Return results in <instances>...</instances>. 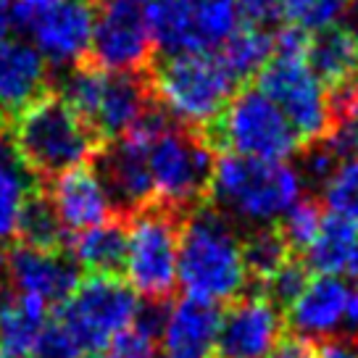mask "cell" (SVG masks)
<instances>
[{"mask_svg": "<svg viewBox=\"0 0 358 358\" xmlns=\"http://www.w3.org/2000/svg\"><path fill=\"white\" fill-rule=\"evenodd\" d=\"M282 332V311L264 295L245 290L222 311V327L211 358H266Z\"/></svg>", "mask_w": 358, "mask_h": 358, "instance_id": "4fadbf2b", "label": "cell"}, {"mask_svg": "<svg viewBox=\"0 0 358 358\" xmlns=\"http://www.w3.org/2000/svg\"><path fill=\"white\" fill-rule=\"evenodd\" d=\"M0 292H3V287H0Z\"/></svg>", "mask_w": 358, "mask_h": 358, "instance_id": "bcb514c9", "label": "cell"}, {"mask_svg": "<svg viewBox=\"0 0 358 358\" xmlns=\"http://www.w3.org/2000/svg\"><path fill=\"white\" fill-rule=\"evenodd\" d=\"M6 134H8V129H6V122L0 119V156L6 153Z\"/></svg>", "mask_w": 358, "mask_h": 358, "instance_id": "7bdbcfd3", "label": "cell"}, {"mask_svg": "<svg viewBox=\"0 0 358 358\" xmlns=\"http://www.w3.org/2000/svg\"><path fill=\"white\" fill-rule=\"evenodd\" d=\"M308 3H311V0H277L280 13H282V16H287L290 22H298V16H301L303 8H306Z\"/></svg>", "mask_w": 358, "mask_h": 358, "instance_id": "60d3db41", "label": "cell"}, {"mask_svg": "<svg viewBox=\"0 0 358 358\" xmlns=\"http://www.w3.org/2000/svg\"><path fill=\"white\" fill-rule=\"evenodd\" d=\"M348 282L340 277H311L303 295L287 311V327L295 335H303L316 343V337L340 335L345 319Z\"/></svg>", "mask_w": 358, "mask_h": 358, "instance_id": "ac0fdd59", "label": "cell"}, {"mask_svg": "<svg viewBox=\"0 0 358 358\" xmlns=\"http://www.w3.org/2000/svg\"><path fill=\"white\" fill-rule=\"evenodd\" d=\"M169 358H211V356H190V353H177V356H169Z\"/></svg>", "mask_w": 358, "mask_h": 358, "instance_id": "f6af8a7d", "label": "cell"}, {"mask_svg": "<svg viewBox=\"0 0 358 358\" xmlns=\"http://www.w3.org/2000/svg\"><path fill=\"white\" fill-rule=\"evenodd\" d=\"M182 216L161 206H148L127 219V264L129 287L145 301L169 303L177 290V253Z\"/></svg>", "mask_w": 358, "mask_h": 358, "instance_id": "ba28073f", "label": "cell"}, {"mask_svg": "<svg viewBox=\"0 0 358 358\" xmlns=\"http://www.w3.org/2000/svg\"><path fill=\"white\" fill-rule=\"evenodd\" d=\"M37 53L53 66H77L90 58L95 3L92 0H61L37 13L29 27Z\"/></svg>", "mask_w": 358, "mask_h": 358, "instance_id": "5bb4252c", "label": "cell"}, {"mask_svg": "<svg viewBox=\"0 0 358 358\" xmlns=\"http://www.w3.org/2000/svg\"><path fill=\"white\" fill-rule=\"evenodd\" d=\"M308 282H311V268L306 266L303 258H292V261H287V264H285V266H282L280 271H277V274L256 292L258 295H264L277 311L285 313V311H290L292 303L301 298L303 290L308 287Z\"/></svg>", "mask_w": 358, "mask_h": 358, "instance_id": "f546056e", "label": "cell"}, {"mask_svg": "<svg viewBox=\"0 0 358 358\" xmlns=\"http://www.w3.org/2000/svg\"><path fill=\"white\" fill-rule=\"evenodd\" d=\"M45 192L53 203L64 229L71 235H79L85 229L108 222L111 216H119L113 208L111 195L92 164L58 174L56 179L48 182Z\"/></svg>", "mask_w": 358, "mask_h": 358, "instance_id": "2e32d148", "label": "cell"}, {"mask_svg": "<svg viewBox=\"0 0 358 358\" xmlns=\"http://www.w3.org/2000/svg\"><path fill=\"white\" fill-rule=\"evenodd\" d=\"M240 250H243V266H245L248 290H261L287 261L295 258L292 248L282 235L277 224H264V227H250L245 235L240 237Z\"/></svg>", "mask_w": 358, "mask_h": 358, "instance_id": "d4e9b609", "label": "cell"}, {"mask_svg": "<svg viewBox=\"0 0 358 358\" xmlns=\"http://www.w3.org/2000/svg\"><path fill=\"white\" fill-rule=\"evenodd\" d=\"M58 98L82 116L103 143L132 132L156 106L145 74H113L90 61H82L64 74Z\"/></svg>", "mask_w": 358, "mask_h": 358, "instance_id": "8992f818", "label": "cell"}, {"mask_svg": "<svg viewBox=\"0 0 358 358\" xmlns=\"http://www.w3.org/2000/svg\"><path fill=\"white\" fill-rule=\"evenodd\" d=\"M322 222H324L322 203L316 198H301L290 211L282 216V222L277 227L282 229V235L287 240V245L292 248V253H306L313 240H316V235H319Z\"/></svg>", "mask_w": 358, "mask_h": 358, "instance_id": "f1b7e54d", "label": "cell"}, {"mask_svg": "<svg viewBox=\"0 0 358 358\" xmlns=\"http://www.w3.org/2000/svg\"><path fill=\"white\" fill-rule=\"evenodd\" d=\"M177 285L206 303L235 301L248 290L235 224L211 203L192 211L179 227Z\"/></svg>", "mask_w": 358, "mask_h": 358, "instance_id": "6da1fadb", "label": "cell"}, {"mask_svg": "<svg viewBox=\"0 0 358 358\" xmlns=\"http://www.w3.org/2000/svg\"><path fill=\"white\" fill-rule=\"evenodd\" d=\"M16 237H19V245L45 250V253H61L69 248L66 229L43 187H37L24 203L19 224H16Z\"/></svg>", "mask_w": 358, "mask_h": 358, "instance_id": "4316f807", "label": "cell"}, {"mask_svg": "<svg viewBox=\"0 0 358 358\" xmlns=\"http://www.w3.org/2000/svg\"><path fill=\"white\" fill-rule=\"evenodd\" d=\"M0 358H29V356H19V353H8V350H3V348H0Z\"/></svg>", "mask_w": 358, "mask_h": 358, "instance_id": "ee69618b", "label": "cell"}, {"mask_svg": "<svg viewBox=\"0 0 358 358\" xmlns=\"http://www.w3.org/2000/svg\"><path fill=\"white\" fill-rule=\"evenodd\" d=\"M348 8V0H311L303 13L298 16V27H303L308 34H316V32H324L329 27H337L340 19H343V13Z\"/></svg>", "mask_w": 358, "mask_h": 358, "instance_id": "836d02e7", "label": "cell"}, {"mask_svg": "<svg viewBox=\"0 0 358 358\" xmlns=\"http://www.w3.org/2000/svg\"><path fill=\"white\" fill-rule=\"evenodd\" d=\"M256 87L285 113L303 143H319L327 137L332 127L329 92L306 61L271 58L258 74Z\"/></svg>", "mask_w": 358, "mask_h": 358, "instance_id": "7c38bea8", "label": "cell"}, {"mask_svg": "<svg viewBox=\"0 0 358 358\" xmlns=\"http://www.w3.org/2000/svg\"><path fill=\"white\" fill-rule=\"evenodd\" d=\"M127 240H129L127 216H111L108 222L71 237L66 250L85 274L122 277L127 264Z\"/></svg>", "mask_w": 358, "mask_h": 358, "instance_id": "44dd1931", "label": "cell"}, {"mask_svg": "<svg viewBox=\"0 0 358 358\" xmlns=\"http://www.w3.org/2000/svg\"><path fill=\"white\" fill-rule=\"evenodd\" d=\"M303 261L319 277L348 274L358 280V222L337 213H324L322 229L306 250Z\"/></svg>", "mask_w": 358, "mask_h": 358, "instance_id": "7402d4cb", "label": "cell"}, {"mask_svg": "<svg viewBox=\"0 0 358 358\" xmlns=\"http://www.w3.org/2000/svg\"><path fill=\"white\" fill-rule=\"evenodd\" d=\"M306 64L327 92L353 87L358 85V37L343 24L311 34Z\"/></svg>", "mask_w": 358, "mask_h": 358, "instance_id": "ffe728a7", "label": "cell"}, {"mask_svg": "<svg viewBox=\"0 0 358 358\" xmlns=\"http://www.w3.org/2000/svg\"><path fill=\"white\" fill-rule=\"evenodd\" d=\"M164 116L166 113L158 106H153L132 132L106 143L98 150V156L92 158V166L103 179L119 216L129 219L132 213L156 203L153 177H150V166H148V143L158 124L164 122Z\"/></svg>", "mask_w": 358, "mask_h": 358, "instance_id": "30bf717a", "label": "cell"}, {"mask_svg": "<svg viewBox=\"0 0 358 358\" xmlns=\"http://www.w3.org/2000/svg\"><path fill=\"white\" fill-rule=\"evenodd\" d=\"M19 24V13H16V3L13 0H0V43L11 40V34Z\"/></svg>", "mask_w": 358, "mask_h": 358, "instance_id": "74e56055", "label": "cell"}, {"mask_svg": "<svg viewBox=\"0 0 358 358\" xmlns=\"http://www.w3.org/2000/svg\"><path fill=\"white\" fill-rule=\"evenodd\" d=\"M303 198L298 169L280 161L222 156L216 161L208 203L229 222L271 224L282 219Z\"/></svg>", "mask_w": 358, "mask_h": 358, "instance_id": "3957f363", "label": "cell"}, {"mask_svg": "<svg viewBox=\"0 0 358 358\" xmlns=\"http://www.w3.org/2000/svg\"><path fill=\"white\" fill-rule=\"evenodd\" d=\"M8 134L13 156L37 182H50L69 169L92 164L98 150L106 145L92 127L58 98V92H45L16 113Z\"/></svg>", "mask_w": 358, "mask_h": 358, "instance_id": "7a4b0ae2", "label": "cell"}, {"mask_svg": "<svg viewBox=\"0 0 358 358\" xmlns=\"http://www.w3.org/2000/svg\"><path fill=\"white\" fill-rule=\"evenodd\" d=\"M32 358H82V350L77 348V343L71 340L64 327L58 324L56 319H50L48 324H45L43 335L37 337V343H34Z\"/></svg>", "mask_w": 358, "mask_h": 358, "instance_id": "d6a6232c", "label": "cell"}, {"mask_svg": "<svg viewBox=\"0 0 358 358\" xmlns=\"http://www.w3.org/2000/svg\"><path fill=\"white\" fill-rule=\"evenodd\" d=\"M350 19H353V24H350V29H353V34L358 37V0L353 3V8H350Z\"/></svg>", "mask_w": 358, "mask_h": 358, "instance_id": "b9f144b4", "label": "cell"}, {"mask_svg": "<svg viewBox=\"0 0 358 358\" xmlns=\"http://www.w3.org/2000/svg\"><path fill=\"white\" fill-rule=\"evenodd\" d=\"M148 87L169 119L192 132H206L235 95V82L211 53H177L150 66Z\"/></svg>", "mask_w": 358, "mask_h": 358, "instance_id": "277c9868", "label": "cell"}, {"mask_svg": "<svg viewBox=\"0 0 358 358\" xmlns=\"http://www.w3.org/2000/svg\"><path fill=\"white\" fill-rule=\"evenodd\" d=\"M158 340L137 332L134 327L124 329L122 335L111 340V345L103 350V358H156Z\"/></svg>", "mask_w": 358, "mask_h": 358, "instance_id": "e575fe53", "label": "cell"}, {"mask_svg": "<svg viewBox=\"0 0 358 358\" xmlns=\"http://www.w3.org/2000/svg\"><path fill=\"white\" fill-rule=\"evenodd\" d=\"M37 187L40 182L22 166V161L13 153L0 156V243L16 235L24 203Z\"/></svg>", "mask_w": 358, "mask_h": 358, "instance_id": "83f0119b", "label": "cell"}, {"mask_svg": "<svg viewBox=\"0 0 358 358\" xmlns=\"http://www.w3.org/2000/svg\"><path fill=\"white\" fill-rule=\"evenodd\" d=\"M219 64L232 77L235 85L258 77L266 64L274 58V34L266 27L243 22L235 32L219 45Z\"/></svg>", "mask_w": 358, "mask_h": 358, "instance_id": "603a6c76", "label": "cell"}, {"mask_svg": "<svg viewBox=\"0 0 358 358\" xmlns=\"http://www.w3.org/2000/svg\"><path fill=\"white\" fill-rule=\"evenodd\" d=\"M319 358H358V348H350V345H345V343L329 340V343H322V345H319Z\"/></svg>", "mask_w": 358, "mask_h": 358, "instance_id": "ab89813d", "label": "cell"}, {"mask_svg": "<svg viewBox=\"0 0 358 358\" xmlns=\"http://www.w3.org/2000/svg\"><path fill=\"white\" fill-rule=\"evenodd\" d=\"M340 164H343V161H337L322 143L308 145L303 150L301 166H298L303 187L308 185V187H322V190H324V185L329 182V177L335 174V169L340 166Z\"/></svg>", "mask_w": 358, "mask_h": 358, "instance_id": "1f68e13d", "label": "cell"}, {"mask_svg": "<svg viewBox=\"0 0 358 358\" xmlns=\"http://www.w3.org/2000/svg\"><path fill=\"white\" fill-rule=\"evenodd\" d=\"M208 145L229 156L280 161L295 156L303 140L285 119V113L258 87H245L232 95L222 116L203 132Z\"/></svg>", "mask_w": 358, "mask_h": 358, "instance_id": "52a82bcc", "label": "cell"}, {"mask_svg": "<svg viewBox=\"0 0 358 358\" xmlns=\"http://www.w3.org/2000/svg\"><path fill=\"white\" fill-rule=\"evenodd\" d=\"M219 327H222V308L216 303L185 295L169 308L161 343L171 356L177 353L208 356L216 345Z\"/></svg>", "mask_w": 358, "mask_h": 358, "instance_id": "d6986e66", "label": "cell"}, {"mask_svg": "<svg viewBox=\"0 0 358 358\" xmlns=\"http://www.w3.org/2000/svg\"><path fill=\"white\" fill-rule=\"evenodd\" d=\"M137 313V295L122 277L82 274L77 290L56 308L58 324L85 353H103L116 335L129 329Z\"/></svg>", "mask_w": 358, "mask_h": 358, "instance_id": "9c48e42d", "label": "cell"}, {"mask_svg": "<svg viewBox=\"0 0 358 358\" xmlns=\"http://www.w3.org/2000/svg\"><path fill=\"white\" fill-rule=\"evenodd\" d=\"M148 166L156 206L187 219L208 203L216 161L203 132L185 129L164 116L148 143Z\"/></svg>", "mask_w": 358, "mask_h": 358, "instance_id": "5b68a950", "label": "cell"}, {"mask_svg": "<svg viewBox=\"0 0 358 358\" xmlns=\"http://www.w3.org/2000/svg\"><path fill=\"white\" fill-rule=\"evenodd\" d=\"M95 29L90 64L113 74H143L153 58L145 0H92Z\"/></svg>", "mask_w": 358, "mask_h": 358, "instance_id": "8fae6325", "label": "cell"}, {"mask_svg": "<svg viewBox=\"0 0 358 358\" xmlns=\"http://www.w3.org/2000/svg\"><path fill=\"white\" fill-rule=\"evenodd\" d=\"M16 3V13H19V24L22 27H29L37 13H43L45 8H50V6H56L61 0H13Z\"/></svg>", "mask_w": 358, "mask_h": 358, "instance_id": "f35d334b", "label": "cell"}, {"mask_svg": "<svg viewBox=\"0 0 358 358\" xmlns=\"http://www.w3.org/2000/svg\"><path fill=\"white\" fill-rule=\"evenodd\" d=\"M190 53H211L243 24L240 0H187Z\"/></svg>", "mask_w": 358, "mask_h": 358, "instance_id": "484cf974", "label": "cell"}, {"mask_svg": "<svg viewBox=\"0 0 358 358\" xmlns=\"http://www.w3.org/2000/svg\"><path fill=\"white\" fill-rule=\"evenodd\" d=\"M311 34L298 24H285L274 32V58H292V61H306Z\"/></svg>", "mask_w": 358, "mask_h": 358, "instance_id": "d590c367", "label": "cell"}, {"mask_svg": "<svg viewBox=\"0 0 358 358\" xmlns=\"http://www.w3.org/2000/svg\"><path fill=\"white\" fill-rule=\"evenodd\" d=\"M324 203L329 213L358 222V158H348L335 169L324 185Z\"/></svg>", "mask_w": 358, "mask_h": 358, "instance_id": "4dcf8cb0", "label": "cell"}, {"mask_svg": "<svg viewBox=\"0 0 358 358\" xmlns=\"http://www.w3.org/2000/svg\"><path fill=\"white\" fill-rule=\"evenodd\" d=\"M266 358H319V345L295 332H282L277 345L268 350Z\"/></svg>", "mask_w": 358, "mask_h": 358, "instance_id": "8d00e7d4", "label": "cell"}, {"mask_svg": "<svg viewBox=\"0 0 358 358\" xmlns=\"http://www.w3.org/2000/svg\"><path fill=\"white\" fill-rule=\"evenodd\" d=\"M48 92V61L32 43H0V119H13Z\"/></svg>", "mask_w": 358, "mask_h": 358, "instance_id": "e0dca14e", "label": "cell"}, {"mask_svg": "<svg viewBox=\"0 0 358 358\" xmlns=\"http://www.w3.org/2000/svg\"><path fill=\"white\" fill-rule=\"evenodd\" d=\"M6 277L11 290L19 295H32L45 306L58 308L71 298L82 280V268L74 264L69 250L45 253L24 245H11L6 253Z\"/></svg>", "mask_w": 358, "mask_h": 358, "instance_id": "9a60e30c", "label": "cell"}, {"mask_svg": "<svg viewBox=\"0 0 358 358\" xmlns=\"http://www.w3.org/2000/svg\"><path fill=\"white\" fill-rule=\"evenodd\" d=\"M48 306L32 295L0 292V345L8 353L29 356L48 324Z\"/></svg>", "mask_w": 358, "mask_h": 358, "instance_id": "cb8c5ba5", "label": "cell"}]
</instances>
